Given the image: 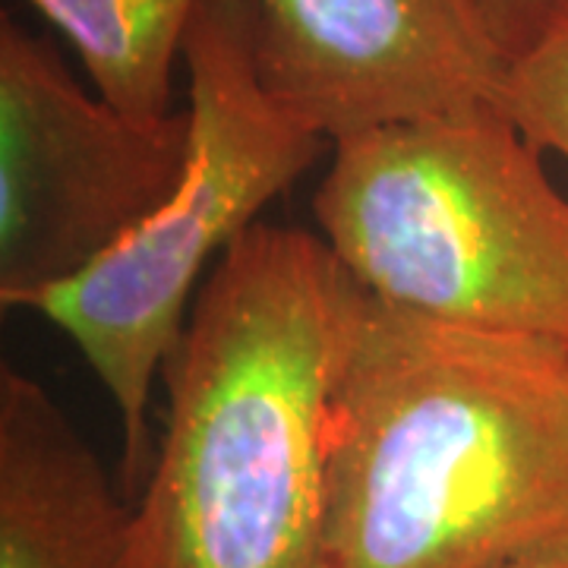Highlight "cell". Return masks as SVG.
Listing matches in <instances>:
<instances>
[{"instance_id": "cell-1", "label": "cell", "mask_w": 568, "mask_h": 568, "mask_svg": "<svg viewBox=\"0 0 568 568\" xmlns=\"http://www.w3.org/2000/svg\"><path fill=\"white\" fill-rule=\"evenodd\" d=\"M364 294L301 227L253 224L212 265L162 366L136 566L328 568L332 405Z\"/></svg>"}, {"instance_id": "cell-2", "label": "cell", "mask_w": 568, "mask_h": 568, "mask_svg": "<svg viewBox=\"0 0 568 568\" xmlns=\"http://www.w3.org/2000/svg\"><path fill=\"white\" fill-rule=\"evenodd\" d=\"M568 534V345L364 294L332 405L328 568H487Z\"/></svg>"}, {"instance_id": "cell-3", "label": "cell", "mask_w": 568, "mask_h": 568, "mask_svg": "<svg viewBox=\"0 0 568 568\" xmlns=\"http://www.w3.org/2000/svg\"><path fill=\"white\" fill-rule=\"evenodd\" d=\"M313 215L376 301L568 345V200L508 111L335 142Z\"/></svg>"}, {"instance_id": "cell-4", "label": "cell", "mask_w": 568, "mask_h": 568, "mask_svg": "<svg viewBox=\"0 0 568 568\" xmlns=\"http://www.w3.org/2000/svg\"><path fill=\"white\" fill-rule=\"evenodd\" d=\"M183 63L190 152L174 193L99 263L22 304L80 347L118 407L130 503L155 458L149 392L181 342L200 275L260 224L256 215L304 178L328 142L260 80L256 0H203Z\"/></svg>"}, {"instance_id": "cell-5", "label": "cell", "mask_w": 568, "mask_h": 568, "mask_svg": "<svg viewBox=\"0 0 568 568\" xmlns=\"http://www.w3.org/2000/svg\"><path fill=\"white\" fill-rule=\"evenodd\" d=\"M190 111L133 121L92 99L58 48L0 17V304L70 282L174 193Z\"/></svg>"}, {"instance_id": "cell-6", "label": "cell", "mask_w": 568, "mask_h": 568, "mask_svg": "<svg viewBox=\"0 0 568 568\" xmlns=\"http://www.w3.org/2000/svg\"><path fill=\"white\" fill-rule=\"evenodd\" d=\"M256 67L342 142L386 123L506 111L508 54L474 0H256Z\"/></svg>"}, {"instance_id": "cell-7", "label": "cell", "mask_w": 568, "mask_h": 568, "mask_svg": "<svg viewBox=\"0 0 568 568\" xmlns=\"http://www.w3.org/2000/svg\"><path fill=\"white\" fill-rule=\"evenodd\" d=\"M0 568H140L133 503L13 366L0 369Z\"/></svg>"}, {"instance_id": "cell-8", "label": "cell", "mask_w": 568, "mask_h": 568, "mask_svg": "<svg viewBox=\"0 0 568 568\" xmlns=\"http://www.w3.org/2000/svg\"><path fill=\"white\" fill-rule=\"evenodd\" d=\"M80 54L99 99L133 121L174 114V63L203 0H26Z\"/></svg>"}, {"instance_id": "cell-9", "label": "cell", "mask_w": 568, "mask_h": 568, "mask_svg": "<svg viewBox=\"0 0 568 568\" xmlns=\"http://www.w3.org/2000/svg\"><path fill=\"white\" fill-rule=\"evenodd\" d=\"M506 111L540 152H556L568 162V3L511 58Z\"/></svg>"}, {"instance_id": "cell-10", "label": "cell", "mask_w": 568, "mask_h": 568, "mask_svg": "<svg viewBox=\"0 0 568 568\" xmlns=\"http://www.w3.org/2000/svg\"><path fill=\"white\" fill-rule=\"evenodd\" d=\"M474 3L487 22L489 36L511 61L562 13L568 0H474Z\"/></svg>"}, {"instance_id": "cell-11", "label": "cell", "mask_w": 568, "mask_h": 568, "mask_svg": "<svg viewBox=\"0 0 568 568\" xmlns=\"http://www.w3.org/2000/svg\"><path fill=\"white\" fill-rule=\"evenodd\" d=\"M487 568H568V534L518 549Z\"/></svg>"}]
</instances>
